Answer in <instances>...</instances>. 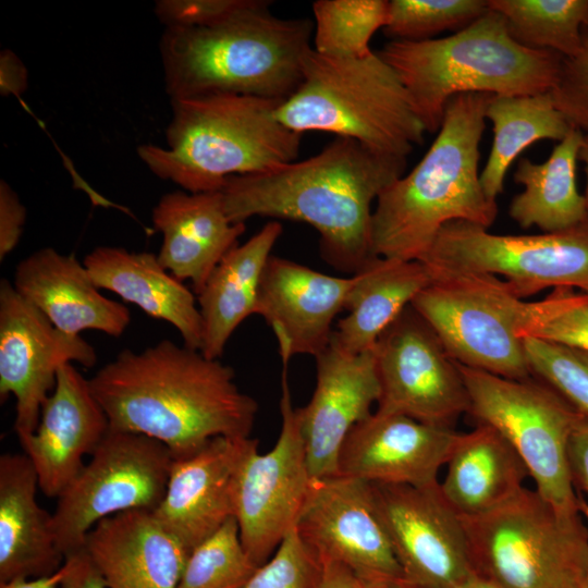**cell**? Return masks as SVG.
I'll return each instance as SVG.
<instances>
[{"instance_id": "6da1fadb", "label": "cell", "mask_w": 588, "mask_h": 588, "mask_svg": "<svg viewBox=\"0 0 588 588\" xmlns=\"http://www.w3.org/2000/svg\"><path fill=\"white\" fill-rule=\"evenodd\" d=\"M88 380L110 429L155 439L173 460L216 437H250L258 413L230 366L170 340L125 348Z\"/></svg>"}, {"instance_id": "7a4b0ae2", "label": "cell", "mask_w": 588, "mask_h": 588, "mask_svg": "<svg viewBox=\"0 0 588 588\" xmlns=\"http://www.w3.org/2000/svg\"><path fill=\"white\" fill-rule=\"evenodd\" d=\"M406 158L381 155L335 137L320 152L267 172L230 177L220 191L233 223L272 217L311 225L322 258L354 275L373 257L372 204L401 177Z\"/></svg>"}, {"instance_id": "3957f363", "label": "cell", "mask_w": 588, "mask_h": 588, "mask_svg": "<svg viewBox=\"0 0 588 588\" xmlns=\"http://www.w3.org/2000/svg\"><path fill=\"white\" fill-rule=\"evenodd\" d=\"M492 94L469 93L451 98L430 148L405 176L387 186L371 219V252L376 257L419 260L448 223L465 221L489 228L497 201L481 186L478 163Z\"/></svg>"}, {"instance_id": "277c9868", "label": "cell", "mask_w": 588, "mask_h": 588, "mask_svg": "<svg viewBox=\"0 0 588 588\" xmlns=\"http://www.w3.org/2000/svg\"><path fill=\"white\" fill-rule=\"evenodd\" d=\"M249 0L204 27L164 28L159 42L170 100L236 94L285 100L299 86L314 22L281 19Z\"/></svg>"}, {"instance_id": "5b68a950", "label": "cell", "mask_w": 588, "mask_h": 588, "mask_svg": "<svg viewBox=\"0 0 588 588\" xmlns=\"http://www.w3.org/2000/svg\"><path fill=\"white\" fill-rule=\"evenodd\" d=\"M282 101L236 94L170 100L167 146L143 144L137 156L156 176L183 191L219 192L232 176L296 160L302 134L278 120Z\"/></svg>"}, {"instance_id": "8992f818", "label": "cell", "mask_w": 588, "mask_h": 588, "mask_svg": "<svg viewBox=\"0 0 588 588\" xmlns=\"http://www.w3.org/2000/svg\"><path fill=\"white\" fill-rule=\"evenodd\" d=\"M378 53L396 72L428 133L439 131L445 107L456 95L550 93L563 61L554 51L516 42L504 19L490 9L450 36L392 39Z\"/></svg>"}, {"instance_id": "52a82bcc", "label": "cell", "mask_w": 588, "mask_h": 588, "mask_svg": "<svg viewBox=\"0 0 588 588\" xmlns=\"http://www.w3.org/2000/svg\"><path fill=\"white\" fill-rule=\"evenodd\" d=\"M275 114L298 134L332 133L401 158L427 133L396 72L375 51L338 58L311 47L303 60L302 83Z\"/></svg>"}, {"instance_id": "ba28073f", "label": "cell", "mask_w": 588, "mask_h": 588, "mask_svg": "<svg viewBox=\"0 0 588 588\" xmlns=\"http://www.w3.org/2000/svg\"><path fill=\"white\" fill-rule=\"evenodd\" d=\"M461 518L476 574L501 588H577L588 575L584 517L558 511L535 489Z\"/></svg>"}, {"instance_id": "9c48e42d", "label": "cell", "mask_w": 588, "mask_h": 588, "mask_svg": "<svg viewBox=\"0 0 588 588\" xmlns=\"http://www.w3.org/2000/svg\"><path fill=\"white\" fill-rule=\"evenodd\" d=\"M458 366L468 394V414L511 444L541 498L562 513L580 514L568 444L584 414L535 376L511 379Z\"/></svg>"}, {"instance_id": "30bf717a", "label": "cell", "mask_w": 588, "mask_h": 588, "mask_svg": "<svg viewBox=\"0 0 588 588\" xmlns=\"http://www.w3.org/2000/svg\"><path fill=\"white\" fill-rule=\"evenodd\" d=\"M411 303L460 365L511 379L532 377L523 340L529 302L488 273L440 272Z\"/></svg>"}, {"instance_id": "8fae6325", "label": "cell", "mask_w": 588, "mask_h": 588, "mask_svg": "<svg viewBox=\"0 0 588 588\" xmlns=\"http://www.w3.org/2000/svg\"><path fill=\"white\" fill-rule=\"evenodd\" d=\"M419 261L431 274L503 278L522 299L550 287L588 294V219L567 230L535 235L493 234L470 222H450Z\"/></svg>"}, {"instance_id": "7c38bea8", "label": "cell", "mask_w": 588, "mask_h": 588, "mask_svg": "<svg viewBox=\"0 0 588 588\" xmlns=\"http://www.w3.org/2000/svg\"><path fill=\"white\" fill-rule=\"evenodd\" d=\"M172 460L155 439L109 429L57 498L52 529L64 559L84 550L88 532L100 520L126 511L154 512L164 495Z\"/></svg>"}, {"instance_id": "4fadbf2b", "label": "cell", "mask_w": 588, "mask_h": 588, "mask_svg": "<svg viewBox=\"0 0 588 588\" xmlns=\"http://www.w3.org/2000/svg\"><path fill=\"white\" fill-rule=\"evenodd\" d=\"M279 438L267 453L254 440L243 456L233 481V517L241 541L257 566L264 565L295 528L313 477L309 471L296 407L283 365Z\"/></svg>"}, {"instance_id": "5bb4252c", "label": "cell", "mask_w": 588, "mask_h": 588, "mask_svg": "<svg viewBox=\"0 0 588 588\" xmlns=\"http://www.w3.org/2000/svg\"><path fill=\"white\" fill-rule=\"evenodd\" d=\"M373 350L380 383L377 413L446 428L468 414L458 364L412 305L380 335Z\"/></svg>"}, {"instance_id": "9a60e30c", "label": "cell", "mask_w": 588, "mask_h": 588, "mask_svg": "<svg viewBox=\"0 0 588 588\" xmlns=\"http://www.w3.org/2000/svg\"><path fill=\"white\" fill-rule=\"evenodd\" d=\"M295 530L322 562L344 565L363 586L402 578L368 481L341 475L314 478Z\"/></svg>"}, {"instance_id": "2e32d148", "label": "cell", "mask_w": 588, "mask_h": 588, "mask_svg": "<svg viewBox=\"0 0 588 588\" xmlns=\"http://www.w3.org/2000/svg\"><path fill=\"white\" fill-rule=\"evenodd\" d=\"M371 485L405 583L414 588H461L477 575L462 518L439 483Z\"/></svg>"}, {"instance_id": "e0dca14e", "label": "cell", "mask_w": 588, "mask_h": 588, "mask_svg": "<svg viewBox=\"0 0 588 588\" xmlns=\"http://www.w3.org/2000/svg\"><path fill=\"white\" fill-rule=\"evenodd\" d=\"M97 354L79 335L56 328L7 279L0 283V400L16 401L17 438L35 431L41 407L66 363L93 367Z\"/></svg>"}, {"instance_id": "ac0fdd59", "label": "cell", "mask_w": 588, "mask_h": 588, "mask_svg": "<svg viewBox=\"0 0 588 588\" xmlns=\"http://www.w3.org/2000/svg\"><path fill=\"white\" fill-rule=\"evenodd\" d=\"M310 401L296 407L313 478L338 475L342 445L355 425L367 418L380 396L375 350L350 354L329 345L316 357Z\"/></svg>"}, {"instance_id": "d6986e66", "label": "cell", "mask_w": 588, "mask_h": 588, "mask_svg": "<svg viewBox=\"0 0 588 588\" xmlns=\"http://www.w3.org/2000/svg\"><path fill=\"white\" fill-rule=\"evenodd\" d=\"M355 277H333L271 255L264 269L255 314L272 329L282 365L295 355L316 357L330 343L332 322L345 309Z\"/></svg>"}, {"instance_id": "ffe728a7", "label": "cell", "mask_w": 588, "mask_h": 588, "mask_svg": "<svg viewBox=\"0 0 588 588\" xmlns=\"http://www.w3.org/2000/svg\"><path fill=\"white\" fill-rule=\"evenodd\" d=\"M457 433L453 428L375 412L347 434L338 475L370 483L418 488L437 485Z\"/></svg>"}, {"instance_id": "44dd1931", "label": "cell", "mask_w": 588, "mask_h": 588, "mask_svg": "<svg viewBox=\"0 0 588 588\" xmlns=\"http://www.w3.org/2000/svg\"><path fill=\"white\" fill-rule=\"evenodd\" d=\"M110 429L108 417L86 379L71 363L62 365L42 404L35 431L19 438L38 477L39 489L58 498Z\"/></svg>"}, {"instance_id": "7402d4cb", "label": "cell", "mask_w": 588, "mask_h": 588, "mask_svg": "<svg viewBox=\"0 0 588 588\" xmlns=\"http://www.w3.org/2000/svg\"><path fill=\"white\" fill-rule=\"evenodd\" d=\"M254 440L216 437L196 453L172 460L152 514L188 552L233 517L234 476Z\"/></svg>"}, {"instance_id": "603a6c76", "label": "cell", "mask_w": 588, "mask_h": 588, "mask_svg": "<svg viewBox=\"0 0 588 588\" xmlns=\"http://www.w3.org/2000/svg\"><path fill=\"white\" fill-rule=\"evenodd\" d=\"M14 289L64 333L97 330L119 338L131 322L127 307L100 293L74 255L44 247L21 260Z\"/></svg>"}, {"instance_id": "cb8c5ba5", "label": "cell", "mask_w": 588, "mask_h": 588, "mask_svg": "<svg viewBox=\"0 0 588 588\" xmlns=\"http://www.w3.org/2000/svg\"><path fill=\"white\" fill-rule=\"evenodd\" d=\"M83 551L107 588H177L189 554L145 510L100 520L88 532Z\"/></svg>"}, {"instance_id": "d4e9b609", "label": "cell", "mask_w": 588, "mask_h": 588, "mask_svg": "<svg viewBox=\"0 0 588 588\" xmlns=\"http://www.w3.org/2000/svg\"><path fill=\"white\" fill-rule=\"evenodd\" d=\"M151 219L162 234L159 262L180 281L189 280L196 295L246 229L229 219L220 191L167 193Z\"/></svg>"}, {"instance_id": "484cf974", "label": "cell", "mask_w": 588, "mask_h": 588, "mask_svg": "<svg viewBox=\"0 0 588 588\" xmlns=\"http://www.w3.org/2000/svg\"><path fill=\"white\" fill-rule=\"evenodd\" d=\"M38 477L23 453L0 456V583L57 572L64 563L52 513L36 500Z\"/></svg>"}, {"instance_id": "4316f807", "label": "cell", "mask_w": 588, "mask_h": 588, "mask_svg": "<svg viewBox=\"0 0 588 588\" xmlns=\"http://www.w3.org/2000/svg\"><path fill=\"white\" fill-rule=\"evenodd\" d=\"M83 264L99 289L114 292L147 315L171 323L185 346L200 351L203 320L195 296L161 266L157 255L99 246L85 256Z\"/></svg>"}, {"instance_id": "83f0119b", "label": "cell", "mask_w": 588, "mask_h": 588, "mask_svg": "<svg viewBox=\"0 0 588 588\" xmlns=\"http://www.w3.org/2000/svg\"><path fill=\"white\" fill-rule=\"evenodd\" d=\"M445 467L439 488L461 517L478 516L500 507L525 489L524 482L529 477L511 444L485 424L457 433Z\"/></svg>"}, {"instance_id": "f1b7e54d", "label": "cell", "mask_w": 588, "mask_h": 588, "mask_svg": "<svg viewBox=\"0 0 588 588\" xmlns=\"http://www.w3.org/2000/svg\"><path fill=\"white\" fill-rule=\"evenodd\" d=\"M281 234L279 222L265 224L222 258L197 294L203 320L200 352L206 357L219 359L236 328L255 314L261 275Z\"/></svg>"}, {"instance_id": "f546056e", "label": "cell", "mask_w": 588, "mask_h": 588, "mask_svg": "<svg viewBox=\"0 0 588 588\" xmlns=\"http://www.w3.org/2000/svg\"><path fill=\"white\" fill-rule=\"evenodd\" d=\"M330 343L350 354L375 347L380 335L427 287L429 269L419 260L373 257L357 273Z\"/></svg>"}, {"instance_id": "4dcf8cb0", "label": "cell", "mask_w": 588, "mask_h": 588, "mask_svg": "<svg viewBox=\"0 0 588 588\" xmlns=\"http://www.w3.org/2000/svg\"><path fill=\"white\" fill-rule=\"evenodd\" d=\"M584 133L574 128L554 146L542 163L519 159L514 180L524 186L509 207L510 217L522 228L559 232L588 219L586 198L576 183L577 161Z\"/></svg>"}, {"instance_id": "1f68e13d", "label": "cell", "mask_w": 588, "mask_h": 588, "mask_svg": "<svg viewBox=\"0 0 588 588\" xmlns=\"http://www.w3.org/2000/svg\"><path fill=\"white\" fill-rule=\"evenodd\" d=\"M492 122L493 142L489 158L480 172L486 196L497 201L504 189L506 172L516 157L541 139L561 142L573 130L559 111L551 91L537 95H493L486 109Z\"/></svg>"}, {"instance_id": "d6a6232c", "label": "cell", "mask_w": 588, "mask_h": 588, "mask_svg": "<svg viewBox=\"0 0 588 588\" xmlns=\"http://www.w3.org/2000/svg\"><path fill=\"white\" fill-rule=\"evenodd\" d=\"M490 10L505 21L519 45L550 50L563 58L575 56L588 21V0H488Z\"/></svg>"}, {"instance_id": "836d02e7", "label": "cell", "mask_w": 588, "mask_h": 588, "mask_svg": "<svg viewBox=\"0 0 588 588\" xmlns=\"http://www.w3.org/2000/svg\"><path fill=\"white\" fill-rule=\"evenodd\" d=\"M314 46L320 54L362 58L373 34L385 26L388 0H317L313 3Z\"/></svg>"}, {"instance_id": "e575fe53", "label": "cell", "mask_w": 588, "mask_h": 588, "mask_svg": "<svg viewBox=\"0 0 588 588\" xmlns=\"http://www.w3.org/2000/svg\"><path fill=\"white\" fill-rule=\"evenodd\" d=\"M258 567L231 517L189 552L177 588H244Z\"/></svg>"}, {"instance_id": "d590c367", "label": "cell", "mask_w": 588, "mask_h": 588, "mask_svg": "<svg viewBox=\"0 0 588 588\" xmlns=\"http://www.w3.org/2000/svg\"><path fill=\"white\" fill-rule=\"evenodd\" d=\"M488 11V0H390L383 32L393 40H426L458 32Z\"/></svg>"}, {"instance_id": "8d00e7d4", "label": "cell", "mask_w": 588, "mask_h": 588, "mask_svg": "<svg viewBox=\"0 0 588 588\" xmlns=\"http://www.w3.org/2000/svg\"><path fill=\"white\" fill-rule=\"evenodd\" d=\"M519 339L535 338L588 353V294L556 287L544 298L529 302Z\"/></svg>"}, {"instance_id": "74e56055", "label": "cell", "mask_w": 588, "mask_h": 588, "mask_svg": "<svg viewBox=\"0 0 588 588\" xmlns=\"http://www.w3.org/2000/svg\"><path fill=\"white\" fill-rule=\"evenodd\" d=\"M532 376L588 416V353L535 338L523 339Z\"/></svg>"}, {"instance_id": "f35d334b", "label": "cell", "mask_w": 588, "mask_h": 588, "mask_svg": "<svg viewBox=\"0 0 588 588\" xmlns=\"http://www.w3.org/2000/svg\"><path fill=\"white\" fill-rule=\"evenodd\" d=\"M323 562L295 528L244 588H319Z\"/></svg>"}, {"instance_id": "ab89813d", "label": "cell", "mask_w": 588, "mask_h": 588, "mask_svg": "<svg viewBox=\"0 0 588 588\" xmlns=\"http://www.w3.org/2000/svg\"><path fill=\"white\" fill-rule=\"evenodd\" d=\"M551 95L572 127L588 133V33L584 32L579 51L563 58Z\"/></svg>"}, {"instance_id": "60d3db41", "label": "cell", "mask_w": 588, "mask_h": 588, "mask_svg": "<svg viewBox=\"0 0 588 588\" xmlns=\"http://www.w3.org/2000/svg\"><path fill=\"white\" fill-rule=\"evenodd\" d=\"M249 0H158L155 14L170 27H204L212 25L237 10Z\"/></svg>"}, {"instance_id": "b9f144b4", "label": "cell", "mask_w": 588, "mask_h": 588, "mask_svg": "<svg viewBox=\"0 0 588 588\" xmlns=\"http://www.w3.org/2000/svg\"><path fill=\"white\" fill-rule=\"evenodd\" d=\"M26 219V208L10 184L0 181V260L19 244Z\"/></svg>"}, {"instance_id": "7bdbcfd3", "label": "cell", "mask_w": 588, "mask_h": 588, "mask_svg": "<svg viewBox=\"0 0 588 588\" xmlns=\"http://www.w3.org/2000/svg\"><path fill=\"white\" fill-rule=\"evenodd\" d=\"M568 462L580 505L588 510V416L583 415L568 444Z\"/></svg>"}, {"instance_id": "ee69618b", "label": "cell", "mask_w": 588, "mask_h": 588, "mask_svg": "<svg viewBox=\"0 0 588 588\" xmlns=\"http://www.w3.org/2000/svg\"><path fill=\"white\" fill-rule=\"evenodd\" d=\"M28 86V71L20 57L11 49L0 52V94L21 96Z\"/></svg>"}, {"instance_id": "f6af8a7d", "label": "cell", "mask_w": 588, "mask_h": 588, "mask_svg": "<svg viewBox=\"0 0 588 588\" xmlns=\"http://www.w3.org/2000/svg\"><path fill=\"white\" fill-rule=\"evenodd\" d=\"M65 561L69 569L60 588H107L84 551L66 556Z\"/></svg>"}, {"instance_id": "bcb514c9", "label": "cell", "mask_w": 588, "mask_h": 588, "mask_svg": "<svg viewBox=\"0 0 588 588\" xmlns=\"http://www.w3.org/2000/svg\"><path fill=\"white\" fill-rule=\"evenodd\" d=\"M319 588H363V585L344 565L326 561Z\"/></svg>"}, {"instance_id": "7dc6e473", "label": "cell", "mask_w": 588, "mask_h": 588, "mask_svg": "<svg viewBox=\"0 0 588 588\" xmlns=\"http://www.w3.org/2000/svg\"><path fill=\"white\" fill-rule=\"evenodd\" d=\"M68 569L69 565L64 560L62 566L53 574L14 578L5 583H0V588H60Z\"/></svg>"}, {"instance_id": "c3c4849f", "label": "cell", "mask_w": 588, "mask_h": 588, "mask_svg": "<svg viewBox=\"0 0 588 588\" xmlns=\"http://www.w3.org/2000/svg\"><path fill=\"white\" fill-rule=\"evenodd\" d=\"M579 160L583 161L585 164V173H586L587 183H586V191H585L584 196L586 198L587 208H588V133L584 134L583 144L579 150Z\"/></svg>"}, {"instance_id": "681fc988", "label": "cell", "mask_w": 588, "mask_h": 588, "mask_svg": "<svg viewBox=\"0 0 588 588\" xmlns=\"http://www.w3.org/2000/svg\"><path fill=\"white\" fill-rule=\"evenodd\" d=\"M461 588H501V587L481 576L475 575Z\"/></svg>"}, {"instance_id": "f907efd6", "label": "cell", "mask_w": 588, "mask_h": 588, "mask_svg": "<svg viewBox=\"0 0 588 588\" xmlns=\"http://www.w3.org/2000/svg\"><path fill=\"white\" fill-rule=\"evenodd\" d=\"M363 588H414V587L405 583L402 578H397V579L385 580V581H381V583H377V584H372L368 586H363Z\"/></svg>"}, {"instance_id": "816d5d0a", "label": "cell", "mask_w": 588, "mask_h": 588, "mask_svg": "<svg viewBox=\"0 0 588 588\" xmlns=\"http://www.w3.org/2000/svg\"><path fill=\"white\" fill-rule=\"evenodd\" d=\"M580 514L581 516L584 517L586 524H587V527H588V510L584 506L580 505Z\"/></svg>"}, {"instance_id": "f5cc1de1", "label": "cell", "mask_w": 588, "mask_h": 588, "mask_svg": "<svg viewBox=\"0 0 588 588\" xmlns=\"http://www.w3.org/2000/svg\"><path fill=\"white\" fill-rule=\"evenodd\" d=\"M577 588H588V575Z\"/></svg>"}, {"instance_id": "db71d44e", "label": "cell", "mask_w": 588, "mask_h": 588, "mask_svg": "<svg viewBox=\"0 0 588 588\" xmlns=\"http://www.w3.org/2000/svg\"><path fill=\"white\" fill-rule=\"evenodd\" d=\"M586 33H588V21L586 23V26H585V29H584Z\"/></svg>"}]
</instances>
